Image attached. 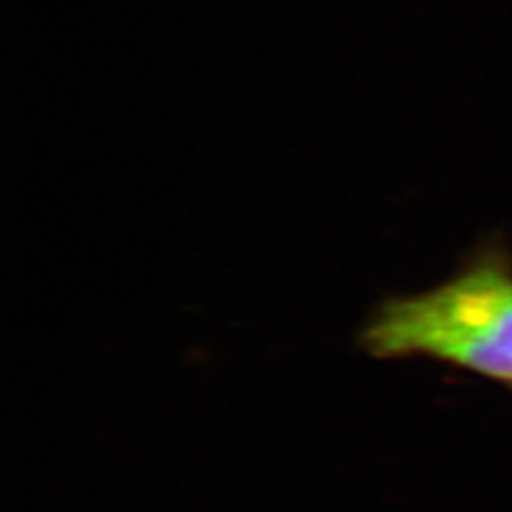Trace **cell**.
Wrapping results in <instances>:
<instances>
[{"mask_svg": "<svg viewBox=\"0 0 512 512\" xmlns=\"http://www.w3.org/2000/svg\"><path fill=\"white\" fill-rule=\"evenodd\" d=\"M359 344L380 361L427 357L512 384L510 252L487 244L429 291L380 301Z\"/></svg>", "mask_w": 512, "mask_h": 512, "instance_id": "cell-1", "label": "cell"}]
</instances>
